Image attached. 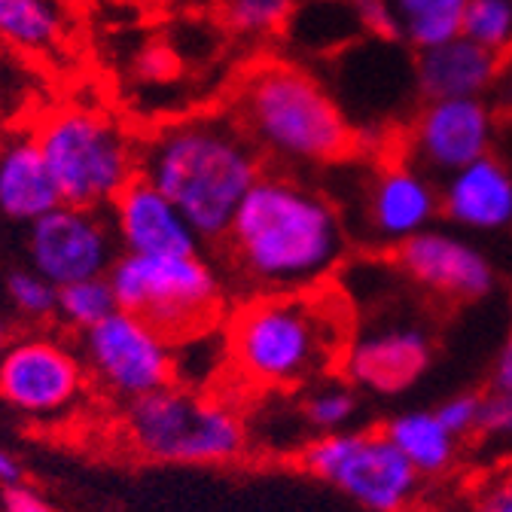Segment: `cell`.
<instances>
[{
    "mask_svg": "<svg viewBox=\"0 0 512 512\" xmlns=\"http://www.w3.org/2000/svg\"><path fill=\"white\" fill-rule=\"evenodd\" d=\"M299 0H223V22L244 37H269L284 31Z\"/></svg>",
    "mask_w": 512,
    "mask_h": 512,
    "instance_id": "d4e9b609",
    "label": "cell"
},
{
    "mask_svg": "<svg viewBox=\"0 0 512 512\" xmlns=\"http://www.w3.org/2000/svg\"><path fill=\"white\" fill-rule=\"evenodd\" d=\"M22 482V464L13 452H7L4 445H0V485L10 488V485H19Z\"/></svg>",
    "mask_w": 512,
    "mask_h": 512,
    "instance_id": "e575fe53",
    "label": "cell"
},
{
    "mask_svg": "<svg viewBox=\"0 0 512 512\" xmlns=\"http://www.w3.org/2000/svg\"><path fill=\"white\" fill-rule=\"evenodd\" d=\"M61 205L58 186L31 135L0 144V217L31 226Z\"/></svg>",
    "mask_w": 512,
    "mask_h": 512,
    "instance_id": "d6986e66",
    "label": "cell"
},
{
    "mask_svg": "<svg viewBox=\"0 0 512 512\" xmlns=\"http://www.w3.org/2000/svg\"><path fill=\"white\" fill-rule=\"evenodd\" d=\"M122 436L144 461L183 467L232 464L247 452L250 442L238 409L180 384L125 403Z\"/></svg>",
    "mask_w": 512,
    "mask_h": 512,
    "instance_id": "5b68a950",
    "label": "cell"
},
{
    "mask_svg": "<svg viewBox=\"0 0 512 512\" xmlns=\"http://www.w3.org/2000/svg\"><path fill=\"white\" fill-rule=\"evenodd\" d=\"M226 363L260 391H290L327 372L345 351L342 311L311 293L250 296L223 330Z\"/></svg>",
    "mask_w": 512,
    "mask_h": 512,
    "instance_id": "3957f363",
    "label": "cell"
},
{
    "mask_svg": "<svg viewBox=\"0 0 512 512\" xmlns=\"http://www.w3.org/2000/svg\"><path fill=\"white\" fill-rule=\"evenodd\" d=\"M116 308L144 317L174 345L220 327L226 290L214 266L196 256L119 253L107 275Z\"/></svg>",
    "mask_w": 512,
    "mask_h": 512,
    "instance_id": "52a82bcc",
    "label": "cell"
},
{
    "mask_svg": "<svg viewBox=\"0 0 512 512\" xmlns=\"http://www.w3.org/2000/svg\"><path fill=\"white\" fill-rule=\"evenodd\" d=\"M89 378L122 403L177 384L174 342L144 317L113 311L77 342Z\"/></svg>",
    "mask_w": 512,
    "mask_h": 512,
    "instance_id": "30bf717a",
    "label": "cell"
},
{
    "mask_svg": "<svg viewBox=\"0 0 512 512\" xmlns=\"http://www.w3.org/2000/svg\"><path fill=\"white\" fill-rule=\"evenodd\" d=\"M238 125L284 165H336L357 150V135L317 77L287 61H269L244 77Z\"/></svg>",
    "mask_w": 512,
    "mask_h": 512,
    "instance_id": "277c9868",
    "label": "cell"
},
{
    "mask_svg": "<svg viewBox=\"0 0 512 512\" xmlns=\"http://www.w3.org/2000/svg\"><path fill=\"white\" fill-rule=\"evenodd\" d=\"M479 406H482L479 394H455V397L442 400L433 412L442 421V427L461 442L479 430Z\"/></svg>",
    "mask_w": 512,
    "mask_h": 512,
    "instance_id": "83f0119b",
    "label": "cell"
},
{
    "mask_svg": "<svg viewBox=\"0 0 512 512\" xmlns=\"http://www.w3.org/2000/svg\"><path fill=\"white\" fill-rule=\"evenodd\" d=\"M223 241L253 296L308 293L339 266L345 226L324 192L287 174H263Z\"/></svg>",
    "mask_w": 512,
    "mask_h": 512,
    "instance_id": "6da1fadb",
    "label": "cell"
},
{
    "mask_svg": "<svg viewBox=\"0 0 512 512\" xmlns=\"http://www.w3.org/2000/svg\"><path fill=\"white\" fill-rule=\"evenodd\" d=\"M445 220L467 232H503L512 226V168L488 153L445 177L439 192Z\"/></svg>",
    "mask_w": 512,
    "mask_h": 512,
    "instance_id": "e0dca14e",
    "label": "cell"
},
{
    "mask_svg": "<svg viewBox=\"0 0 512 512\" xmlns=\"http://www.w3.org/2000/svg\"><path fill=\"white\" fill-rule=\"evenodd\" d=\"M397 266L409 281L448 302L485 299L497 284L494 263L473 241L436 226L397 247Z\"/></svg>",
    "mask_w": 512,
    "mask_h": 512,
    "instance_id": "4fadbf2b",
    "label": "cell"
},
{
    "mask_svg": "<svg viewBox=\"0 0 512 512\" xmlns=\"http://www.w3.org/2000/svg\"><path fill=\"white\" fill-rule=\"evenodd\" d=\"M299 467L369 512H406L421 488V476L384 430L314 436L299 452Z\"/></svg>",
    "mask_w": 512,
    "mask_h": 512,
    "instance_id": "ba28073f",
    "label": "cell"
},
{
    "mask_svg": "<svg viewBox=\"0 0 512 512\" xmlns=\"http://www.w3.org/2000/svg\"><path fill=\"white\" fill-rule=\"evenodd\" d=\"M433 363V342L415 324H381L354 336L342 351L351 388L375 397H400L424 378Z\"/></svg>",
    "mask_w": 512,
    "mask_h": 512,
    "instance_id": "5bb4252c",
    "label": "cell"
},
{
    "mask_svg": "<svg viewBox=\"0 0 512 512\" xmlns=\"http://www.w3.org/2000/svg\"><path fill=\"white\" fill-rule=\"evenodd\" d=\"M503 71V55L488 52L464 34L436 49L418 52L415 86L424 101L482 98Z\"/></svg>",
    "mask_w": 512,
    "mask_h": 512,
    "instance_id": "ac0fdd59",
    "label": "cell"
},
{
    "mask_svg": "<svg viewBox=\"0 0 512 512\" xmlns=\"http://www.w3.org/2000/svg\"><path fill=\"white\" fill-rule=\"evenodd\" d=\"M384 436L415 467L418 476H442L455 464L458 439L442 427L433 409H409L384 424Z\"/></svg>",
    "mask_w": 512,
    "mask_h": 512,
    "instance_id": "ffe728a7",
    "label": "cell"
},
{
    "mask_svg": "<svg viewBox=\"0 0 512 512\" xmlns=\"http://www.w3.org/2000/svg\"><path fill=\"white\" fill-rule=\"evenodd\" d=\"M509 308H512V302H509Z\"/></svg>",
    "mask_w": 512,
    "mask_h": 512,
    "instance_id": "74e56055",
    "label": "cell"
},
{
    "mask_svg": "<svg viewBox=\"0 0 512 512\" xmlns=\"http://www.w3.org/2000/svg\"><path fill=\"white\" fill-rule=\"evenodd\" d=\"M0 512H58V509L40 491L19 482L0 491Z\"/></svg>",
    "mask_w": 512,
    "mask_h": 512,
    "instance_id": "1f68e13d",
    "label": "cell"
},
{
    "mask_svg": "<svg viewBox=\"0 0 512 512\" xmlns=\"http://www.w3.org/2000/svg\"><path fill=\"white\" fill-rule=\"evenodd\" d=\"M28 263L55 287L107 278L119 260V241L110 217L98 208L58 205L28 226Z\"/></svg>",
    "mask_w": 512,
    "mask_h": 512,
    "instance_id": "8fae6325",
    "label": "cell"
},
{
    "mask_svg": "<svg viewBox=\"0 0 512 512\" xmlns=\"http://www.w3.org/2000/svg\"><path fill=\"white\" fill-rule=\"evenodd\" d=\"M113 311L119 308H116V296L107 278H89V281L58 287L55 320L64 330H71L77 336L95 330Z\"/></svg>",
    "mask_w": 512,
    "mask_h": 512,
    "instance_id": "cb8c5ba5",
    "label": "cell"
},
{
    "mask_svg": "<svg viewBox=\"0 0 512 512\" xmlns=\"http://www.w3.org/2000/svg\"><path fill=\"white\" fill-rule=\"evenodd\" d=\"M357 25L378 40H400V25L391 10V0H348Z\"/></svg>",
    "mask_w": 512,
    "mask_h": 512,
    "instance_id": "f1b7e54d",
    "label": "cell"
},
{
    "mask_svg": "<svg viewBox=\"0 0 512 512\" xmlns=\"http://www.w3.org/2000/svg\"><path fill=\"white\" fill-rule=\"evenodd\" d=\"M7 345V327H4V320H0V351H4Z\"/></svg>",
    "mask_w": 512,
    "mask_h": 512,
    "instance_id": "d590c367",
    "label": "cell"
},
{
    "mask_svg": "<svg viewBox=\"0 0 512 512\" xmlns=\"http://www.w3.org/2000/svg\"><path fill=\"white\" fill-rule=\"evenodd\" d=\"M34 141L58 186L61 205L110 208L138 177V147L122 128L83 107H61L40 119Z\"/></svg>",
    "mask_w": 512,
    "mask_h": 512,
    "instance_id": "8992f818",
    "label": "cell"
},
{
    "mask_svg": "<svg viewBox=\"0 0 512 512\" xmlns=\"http://www.w3.org/2000/svg\"><path fill=\"white\" fill-rule=\"evenodd\" d=\"M491 384H494V391H506V394H512V336H509V342L503 345V351H500V354H497V360H494Z\"/></svg>",
    "mask_w": 512,
    "mask_h": 512,
    "instance_id": "836d02e7",
    "label": "cell"
},
{
    "mask_svg": "<svg viewBox=\"0 0 512 512\" xmlns=\"http://www.w3.org/2000/svg\"><path fill=\"white\" fill-rule=\"evenodd\" d=\"M509 4H512V0H509Z\"/></svg>",
    "mask_w": 512,
    "mask_h": 512,
    "instance_id": "f35d334b",
    "label": "cell"
},
{
    "mask_svg": "<svg viewBox=\"0 0 512 512\" xmlns=\"http://www.w3.org/2000/svg\"><path fill=\"white\" fill-rule=\"evenodd\" d=\"M470 512H512V467L482 482Z\"/></svg>",
    "mask_w": 512,
    "mask_h": 512,
    "instance_id": "4dcf8cb0",
    "label": "cell"
},
{
    "mask_svg": "<svg viewBox=\"0 0 512 512\" xmlns=\"http://www.w3.org/2000/svg\"><path fill=\"white\" fill-rule=\"evenodd\" d=\"M122 253L132 256H196L202 238L162 192L135 177L107 211Z\"/></svg>",
    "mask_w": 512,
    "mask_h": 512,
    "instance_id": "9a60e30c",
    "label": "cell"
},
{
    "mask_svg": "<svg viewBox=\"0 0 512 512\" xmlns=\"http://www.w3.org/2000/svg\"><path fill=\"white\" fill-rule=\"evenodd\" d=\"M89 381L80 348L58 333H19L0 351V403L31 424L71 418Z\"/></svg>",
    "mask_w": 512,
    "mask_h": 512,
    "instance_id": "9c48e42d",
    "label": "cell"
},
{
    "mask_svg": "<svg viewBox=\"0 0 512 512\" xmlns=\"http://www.w3.org/2000/svg\"><path fill=\"white\" fill-rule=\"evenodd\" d=\"M509 119H512V110H509Z\"/></svg>",
    "mask_w": 512,
    "mask_h": 512,
    "instance_id": "8d00e7d4",
    "label": "cell"
},
{
    "mask_svg": "<svg viewBox=\"0 0 512 512\" xmlns=\"http://www.w3.org/2000/svg\"><path fill=\"white\" fill-rule=\"evenodd\" d=\"M174 55L171 49L165 46H147L138 58V77L147 80V83H162V80H171L174 74Z\"/></svg>",
    "mask_w": 512,
    "mask_h": 512,
    "instance_id": "d6a6232c",
    "label": "cell"
},
{
    "mask_svg": "<svg viewBox=\"0 0 512 512\" xmlns=\"http://www.w3.org/2000/svg\"><path fill=\"white\" fill-rule=\"evenodd\" d=\"M470 0H391L400 40L415 52L436 49L461 37Z\"/></svg>",
    "mask_w": 512,
    "mask_h": 512,
    "instance_id": "44dd1931",
    "label": "cell"
},
{
    "mask_svg": "<svg viewBox=\"0 0 512 512\" xmlns=\"http://www.w3.org/2000/svg\"><path fill=\"white\" fill-rule=\"evenodd\" d=\"M479 436L488 439H509L512 436V394L488 391L479 406Z\"/></svg>",
    "mask_w": 512,
    "mask_h": 512,
    "instance_id": "f546056e",
    "label": "cell"
},
{
    "mask_svg": "<svg viewBox=\"0 0 512 512\" xmlns=\"http://www.w3.org/2000/svg\"><path fill=\"white\" fill-rule=\"evenodd\" d=\"M61 37L52 0H0V43L22 52H49Z\"/></svg>",
    "mask_w": 512,
    "mask_h": 512,
    "instance_id": "7402d4cb",
    "label": "cell"
},
{
    "mask_svg": "<svg viewBox=\"0 0 512 512\" xmlns=\"http://www.w3.org/2000/svg\"><path fill=\"white\" fill-rule=\"evenodd\" d=\"M497 116L485 98L427 101L415 122L409 153L424 174L452 177L476 159L494 153Z\"/></svg>",
    "mask_w": 512,
    "mask_h": 512,
    "instance_id": "7c38bea8",
    "label": "cell"
},
{
    "mask_svg": "<svg viewBox=\"0 0 512 512\" xmlns=\"http://www.w3.org/2000/svg\"><path fill=\"white\" fill-rule=\"evenodd\" d=\"M4 293L13 305V311L31 324H43V320H55V302H58V287L49 284L43 275L34 269H16L7 275Z\"/></svg>",
    "mask_w": 512,
    "mask_h": 512,
    "instance_id": "4316f807",
    "label": "cell"
},
{
    "mask_svg": "<svg viewBox=\"0 0 512 512\" xmlns=\"http://www.w3.org/2000/svg\"><path fill=\"white\" fill-rule=\"evenodd\" d=\"M439 211V189L433 186L430 174L412 162H397L384 165L372 177L363 217L375 241L400 247L409 238L433 229Z\"/></svg>",
    "mask_w": 512,
    "mask_h": 512,
    "instance_id": "2e32d148",
    "label": "cell"
},
{
    "mask_svg": "<svg viewBox=\"0 0 512 512\" xmlns=\"http://www.w3.org/2000/svg\"><path fill=\"white\" fill-rule=\"evenodd\" d=\"M357 412H360L357 388H351L345 378L314 381L311 391L305 394V400L299 406V418L305 421V427L314 436H330V433L351 430Z\"/></svg>",
    "mask_w": 512,
    "mask_h": 512,
    "instance_id": "603a6c76",
    "label": "cell"
},
{
    "mask_svg": "<svg viewBox=\"0 0 512 512\" xmlns=\"http://www.w3.org/2000/svg\"><path fill=\"white\" fill-rule=\"evenodd\" d=\"M461 34L476 46L506 58L512 49V4L509 0H470Z\"/></svg>",
    "mask_w": 512,
    "mask_h": 512,
    "instance_id": "484cf974",
    "label": "cell"
},
{
    "mask_svg": "<svg viewBox=\"0 0 512 512\" xmlns=\"http://www.w3.org/2000/svg\"><path fill=\"white\" fill-rule=\"evenodd\" d=\"M138 177L153 183L202 241H223L247 192L263 177V156L238 119L196 116L144 141Z\"/></svg>",
    "mask_w": 512,
    "mask_h": 512,
    "instance_id": "7a4b0ae2",
    "label": "cell"
}]
</instances>
